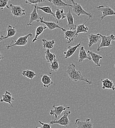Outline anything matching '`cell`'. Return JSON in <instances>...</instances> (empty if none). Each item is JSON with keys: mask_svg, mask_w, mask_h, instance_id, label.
Wrapping results in <instances>:
<instances>
[{"mask_svg": "<svg viewBox=\"0 0 115 128\" xmlns=\"http://www.w3.org/2000/svg\"><path fill=\"white\" fill-rule=\"evenodd\" d=\"M66 73L68 76V80L74 82L84 81L87 84L90 85L92 82L86 78L82 74L80 71L76 70V67L75 64H69L67 67Z\"/></svg>", "mask_w": 115, "mask_h": 128, "instance_id": "obj_1", "label": "cell"}, {"mask_svg": "<svg viewBox=\"0 0 115 128\" xmlns=\"http://www.w3.org/2000/svg\"><path fill=\"white\" fill-rule=\"evenodd\" d=\"M32 36L33 34L32 33H29L27 35L20 36L16 40H12L11 42L6 46V48L7 49H9L16 46H25L29 42V38Z\"/></svg>", "mask_w": 115, "mask_h": 128, "instance_id": "obj_2", "label": "cell"}, {"mask_svg": "<svg viewBox=\"0 0 115 128\" xmlns=\"http://www.w3.org/2000/svg\"><path fill=\"white\" fill-rule=\"evenodd\" d=\"M99 34L101 37V40L100 44L97 48L98 51H100L102 48L111 47L112 46V41L115 42V36L113 34H111L108 36H103L100 34Z\"/></svg>", "mask_w": 115, "mask_h": 128, "instance_id": "obj_3", "label": "cell"}, {"mask_svg": "<svg viewBox=\"0 0 115 128\" xmlns=\"http://www.w3.org/2000/svg\"><path fill=\"white\" fill-rule=\"evenodd\" d=\"M71 2L72 3V10L73 12L78 16H88L89 18H93V15L92 13L88 12H86L84 9L83 8L82 6L76 2L74 0H71Z\"/></svg>", "mask_w": 115, "mask_h": 128, "instance_id": "obj_4", "label": "cell"}, {"mask_svg": "<svg viewBox=\"0 0 115 128\" xmlns=\"http://www.w3.org/2000/svg\"><path fill=\"white\" fill-rule=\"evenodd\" d=\"M71 112L70 111H65L63 115L59 119L51 120L50 122V124L51 125L53 124H58L62 126L68 127L70 124V121L68 118V116L71 114Z\"/></svg>", "mask_w": 115, "mask_h": 128, "instance_id": "obj_5", "label": "cell"}, {"mask_svg": "<svg viewBox=\"0 0 115 128\" xmlns=\"http://www.w3.org/2000/svg\"><path fill=\"white\" fill-rule=\"evenodd\" d=\"M10 8L11 14L14 17H22L26 15V11L23 8L20 6H15L10 4L9 6Z\"/></svg>", "mask_w": 115, "mask_h": 128, "instance_id": "obj_6", "label": "cell"}, {"mask_svg": "<svg viewBox=\"0 0 115 128\" xmlns=\"http://www.w3.org/2000/svg\"><path fill=\"white\" fill-rule=\"evenodd\" d=\"M102 13V16L101 17V20H102L105 17L115 16V12L109 6H99L96 8Z\"/></svg>", "mask_w": 115, "mask_h": 128, "instance_id": "obj_7", "label": "cell"}, {"mask_svg": "<svg viewBox=\"0 0 115 128\" xmlns=\"http://www.w3.org/2000/svg\"><path fill=\"white\" fill-rule=\"evenodd\" d=\"M53 110H50L49 114L51 116H54L55 119H56L59 116H60L64 112H65L66 110L70 108L69 106L65 107L63 106H56L55 104L54 103L53 106Z\"/></svg>", "mask_w": 115, "mask_h": 128, "instance_id": "obj_8", "label": "cell"}, {"mask_svg": "<svg viewBox=\"0 0 115 128\" xmlns=\"http://www.w3.org/2000/svg\"><path fill=\"white\" fill-rule=\"evenodd\" d=\"M33 9L32 12L30 14V20L29 23L27 24V26H34L33 24V22L36 21L37 22H40V18L41 16H40L37 13V4L33 6Z\"/></svg>", "mask_w": 115, "mask_h": 128, "instance_id": "obj_9", "label": "cell"}, {"mask_svg": "<svg viewBox=\"0 0 115 128\" xmlns=\"http://www.w3.org/2000/svg\"><path fill=\"white\" fill-rule=\"evenodd\" d=\"M44 18L42 17H40V23L44 24L46 26V27L49 29L50 31L54 30L56 29H59L61 30L63 32H65L66 31V29L60 26L57 23L54 22H46L44 21Z\"/></svg>", "mask_w": 115, "mask_h": 128, "instance_id": "obj_10", "label": "cell"}, {"mask_svg": "<svg viewBox=\"0 0 115 128\" xmlns=\"http://www.w3.org/2000/svg\"><path fill=\"white\" fill-rule=\"evenodd\" d=\"M66 19L67 20V27L68 30H76L77 25L74 24V17L71 14V10L68 8V12L66 13Z\"/></svg>", "mask_w": 115, "mask_h": 128, "instance_id": "obj_11", "label": "cell"}, {"mask_svg": "<svg viewBox=\"0 0 115 128\" xmlns=\"http://www.w3.org/2000/svg\"><path fill=\"white\" fill-rule=\"evenodd\" d=\"M75 123L77 126L75 128H94L90 118H87L85 121H82L81 119H77Z\"/></svg>", "mask_w": 115, "mask_h": 128, "instance_id": "obj_12", "label": "cell"}, {"mask_svg": "<svg viewBox=\"0 0 115 128\" xmlns=\"http://www.w3.org/2000/svg\"><path fill=\"white\" fill-rule=\"evenodd\" d=\"M89 44L88 47L91 48L94 44H97L101 40V37L100 36L99 33L98 34H88Z\"/></svg>", "mask_w": 115, "mask_h": 128, "instance_id": "obj_13", "label": "cell"}, {"mask_svg": "<svg viewBox=\"0 0 115 128\" xmlns=\"http://www.w3.org/2000/svg\"><path fill=\"white\" fill-rule=\"evenodd\" d=\"M14 100V98L12 96L10 92L8 91H6L4 94L2 95V98L0 100V102H5L8 104L13 107L12 102Z\"/></svg>", "mask_w": 115, "mask_h": 128, "instance_id": "obj_14", "label": "cell"}, {"mask_svg": "<svg viewBox=\"0 0 115 128\" xmlns=\"http://www.w3.org/2000/svg\"><path fill=\"white\" fill-rule=\"evenodd\" d=\"M89 18L88 19H87L86 20V21L84 23L82 24H80L78 25V26H77V28H76V33L74 36V37L71 40V42H73L74 39L77 38V36H78V35L81 33H87L89 31V28L87 26H85V24L89 21Z\"/></svg>", "mask_w": 115, "mask_h": 128, "instance_id": "obj_15", "label": "cell"}, {"mask_svg": "<svg viewBox=\"0 0 115 128\" xmlns=\"http://www.w3.org/2000/svg\"><path fill=\"white\" fill-rule=\"evenodd\" d=\"M81 46V42H80L77 45L74 46H68L67 47V50L64 52V54L65 55V59H67L71 57L74 54V53L76 52V50L78 48H79Z\"/></svg>", "mask_w": 115, "mask_h": 128, "instance_id": "obj_16", "label": "cell"}, {"mask_svg": "<svg viewBox=\"0 0 115 128\" xmlns=\"http://www.w3.org/2000/svg\"><path fill=\"white\" fill-rule=\"evenodd\" d=\"M101 81L102 84V88L103 89H110L113 91L115 90V86L113 81L108 78L102 79Z\"/></svg>", "mask_w": 115, "mask_h": 128, "instance_id": "obj_17", "label": "cell"}, {"mask_svg": "<svg viewBox=\"0 0 115 128\" xmlns=\"http://www.w3.org/2000/svg\"><path fill=\"white\" fill-rule=\"evenodd\" d=\"M88 59L89 60H92V58L91 56L86 51L84 48L81 46L79 50V63L82 62L85 60Z\"/></svg>", "mask_w": 115, "mask_h": 128, "instance_id": "obj_18", "label": "cell"}, {"mask_svg": "<svg viewBox=\"0 0 115 128\" xmlns=\"http://www.w3.org/2000/svg\"><path fill=\"white\" fill-rule=\"evenodd\" d=\"M87 53L91 56L92 58V60L96 64V66H100V60L103 58L102 56L90 50H88Z\"/></svg>", "mask_w": 115, "mask_h": 128, "instance_id": "obj_19", "label": "cell"}, {"mask_svg": "<svg viewBox=\"0 0 115 128\" xmlns=\"http://www.w3.org/2000/svg\"><path fill=\"white\" fill-rule=\"evenodd\" d=\"M41 82L43 84V87L45 88H48L51 85L54 84L51 77L47 74H44L41 76Z\"/></svg>", "mask_w": 115, "mask_h": 128, "instance_id": "obj_20", "label": "cell"}, {"mask_svg": "<svg viewBox=\"0 0 115 128\" xmlns=\"http://www.w3.org/2000/svg\"><path fill=\"white\" fill-rule=\"evenodd\" d=\"M49 2L52 3L53 6L57 7H71L72 8V4H68L64 2L63 0H47Z\"/></svg>", "mask_w": 115, "mask_h": 128, "instance_id": "obj_21", "label": "cell"}, {"mask_svg": "<svg viewBox=\"0 0 115 128\" xmlns=\"http://www.w3.org/2000/svg\"><path fill=\"white\" fill-rule=\"evenodd\" d=\"M55 16L57 23H59L60 20H63L66 18V14L64 12V10L60 9L59 8L56 9L55 12Z\"/></svg>", "mask_w": 115, "mask_h": 128, "instance_id": "obj_22", "label": "cell"}, {"mask_svg": "<svg viewBox=\"0 0 115 128\" xmlns=\"http://www.w3.org/2000/svg\"><path fill=\"white\" fill-rule=\"evenodd\" d=\"M47 29L46 26H38L35 30V36L34 38L32 40V43H34L37 40H39L38 37L39 36H40L43 31Z\"/></svg>", "mask_w": 115, "mask_h": 128, "instance_id": "obj_23", "label": "cell"}, {"mask_svg": "<svg viewBox=\"0 0 115 128\" xmlns=\"http://www.w3.org/2000/svg\"><path fill=\"white\" fill-rule=\"evenodd\" d=\"M42 42L43 43V48L47 49H52L54 48L55 41L54 40H48L46 39H42Z\"/></svg>", "mask_w": 115, "mask_h": 128, "instance_id": "obj_24", "label": "cell"}, {"mask_svg": "<svg viewBox=\"0 0 115 128\" xmlns=\"http://www.w3.org/2000/svg\"><path fill=\"white\" fill-rule=\"evenodd\" d=\"M37 10H40L44 12V13L46 14H48L51 16H52L54 18L56 19V16L55 14H54L51 8V7L50 6H38L37 7Z\"/></svg>", "mask_w": 115, "mask_h": 128, "instance_id": "obj_25", "label": "cell"}, {"mask_svg": "<svg viewBox=\"0 0 115 128\" xmlns=\"http://www.w3.org/2000/svg\"><path fill=\"white\" fill-rule=\"evenodd\" d=\"M76 33V30H67L65 32L64 37L67 40L66 44H68L71 42V40Z\"/></svg>", "mask_w": 115, "mask_h": 128, "instance_id": "obj_26", "label": "cell"}, {"mask_svg": "<svg viewBox=\"0 0 115 128\" xmlns=\"http://www.w3.org/2000/svg\"><path fill=\"white\" fill-rule=\"evenodd\" d=\"M6 30H7V34H6V36H5V40L13 37L16 34V30L15 29V27L9 25L7 26Z\"/></svg>", "mask_w": 115, "mask_h": 128, "instance_id": "obj_27", "label": "cell"}, {"mask_svg": "<svg viewBox=\"0 0 115 128\" xmlns=\"http://www.w3.org/2000/svg\"><path fill=\"white\" fill-rule=\"evenodd\" d=\"M45 59L46 61L48 63H52L56 59V55L52 53L50 51L49 49H47L45 51Z\"/></svg>", "mask_w": 115, "mask_h": 128, "instance_id": "obj_28", "label": "cell"}, {"mask_svg": "<svg viewBox=\"0 0 115 128\" xmlns=\"http://www.w3.org/2000/svg\"><path fill=\"white\" fill-rule=\"evenodd\" d=\"M22 76H24L32 80H33L34 77L36 76V74L31 70H24L22 73Z\"/></svg>", "mask_w": 115, "mask_h": 128, "instance_id": "obj_29", "label": "cell"}, {"mask_svg": "<svg viewBox=\"0 0 115 128\" xmlns=\"http://www.w3.org/2000/svg\"><path fill=\"white\" fill-rule=\"evenodd\" d=\"M49 68L52 72H56L59 70L60 65L59 64V61L57 59H56L52 63H50Z\"/></svg>", "mask_w": 115, "mask_h": 128, "instance_id": "obj_30", "label": "cell"}, {"mask_svg": "<svg viewBox=\"0 0 115 128\" xmlns=\"http://www.w3.org/2000/svg\"><path fill=\"white\" fill-rule=\"evenodd\" d=\"M47 0H25V3L31 5H36L41 3L45 2Z\"/></svg>", "mask_w": 115, "mask_h": 128, "instance_id": "obj_31", "label": "cell"}, {"mask_svg": "<svg viewBox=\"0 0 115 128\" xmlns=\"http://www.w3.org/2000/svg\"><path fill=\"white\" fill-rule=\"evenodd\" d=\"M10 0H0V10L3 11L5 8L9 9L10 8L9 6H8V4Z\"/></svg>", "mask_w": 115, "mask_h": 128, "instance_id": "obj_32", "label": "cell"}, {"mask_svg": "<svg viewBox=\"0 0 115 128\" xmlns=\"http://www.w3.org/2000/svg\"><path fill=\"white\" fill-rule=\"evenodd\" d=\"M39 123L41 124L42 126V128H51V124H48V123H45L44 122H42L40 121H38Z\"/></svg>", "mask_w": 115, "mask_h": 128, "instance_id": "obj_33", "label": "cell"}, {"mask_svg": "<svg viewBox=\"0 0 115 128\" xmlns=\"http://www.w3.org/2000/svg\"><path fill=\"white\" fill-rule=\"evenodd\" d=\"M5 40V36L3 35L2 33L1 32L0 33V42L2 41L3 40Z\"/></svg>", "mask_w": 115, "mask_h": 128, "instance_id": "obj_34", "label": "cell"}, {"mask_svg": "<svg viewBox=\"0 0 115 128\" xmlns=\"http://www.w3.org/2000/svg\"><path fill=\"white\" fill-rule=\"evenodd\" d=\"M3 55L1 54V52H0V61L1 60H3Z\"/></svg>", "mask_w": 115, "mask_h": 128, "instance_id": "obj_35", "label": "cell"}, {"mask_svg": "<svg viewBox=\"0 0 115 128\" xmlns=\"http://www.w3.org/2000/svg\"><path fill=\"white\" fill-rule=\"evenodd\" d=\"M42 128V127H36L35 128Z\"/></svg>", "mask_w": 115, "mask_h": 128, "instance_id": "obj_36", "label": "cell"}, {"mask_svg": "<svg viewBox=\"0 0 115 128\" xmlns=\"http://www.w3.org/2000/svg\"><path fill=\"white\" fill-rule=\"evenodd\" d=\"M66 0V1H67V2H68V0Z\"/></svg>", "mask_w": 115, "mask_h": 128, "instance_id": "obj_37", "label": "cell"}, {"mask_svg": "<svg viewBox=\"0 0 115 128\" xmlns=\"http://www.w3.org/2000/svg\"><path fill=\"white\" fill-rule=\"evenodd\" d=\"M13 128V127H12V128Z\"/></svg>", "mask_w": 115, "mask_h": 128, "instance_id": "obj_38", "label": "cell"}]
</instances>
